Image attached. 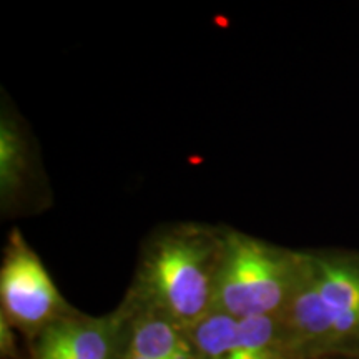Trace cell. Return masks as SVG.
<instances>
[{"label":"cell","mask_w":359,"mask_h":359,"mask_svg":"<svg viewBox=\"0 0 359 359\" xmlns=\"http://www.w3.org/2000/svg\"><path fill=\"white\" fill-rule=\"evenodd\" d=\"M222 245L200 233H173L151 248L145 263L148 293L161 314L188 331L213 309Z\"/></svg>","instance_id":"obj_2"},{"label":"cell","mask_w":359,"mask_h":359,"mask_svg":"<svg viewBox=\"0 0 359 359\" xmlns=\"http://www.w3.org/2000/svg\"><path fill=\"white\" fill-rule=\"evenodd\" d=\"M0 299L4 316L25 330L42 331L55 323L64 299L55 283L29 248L24 238L13 235L0 269Z\"/></svg>","instance_id":"obj_3"},{"label":"cell","mask_w":359,"mask_h":359,"mask_svg":"<svg viewBox=\"0 0 359 359\" xmlns=\"http://www.w3.org/2000/svg\"><path fill=\"white\" fill-rule=\"evenodd\" d=\"M299 259L255 238L231 233L223 241L215 280L213 309L236 320L280 316L290 302Z\"/></svg>","instance_id":"obj_1"},{"label":"cell","mask_w":359,"mask_h":359,"mask_svg":"<svg viewBox=\"0 0 359 359\" xmlns=\"http://www.w3.org/2000/svg\"><path fill=\"white\" fill-rule=\"evenodd\" d=\"M311 262V276L334 343L359 336V271L341 263Z\"/></svg>","instance_id":"obj_4"},{"label":"cell","mask_w":359,"mask_h":359,"mask_svg":"<svg viewBox=\"0 0 359 359\" xmlns=\"http://www.w3.org/2000/svg\"><path fill=\"white\" fill-rule=\"evenodd\" d=\"M128 353L145 359H196L187 331L165 314L135 323Z\"/></svg>","instance_id":"obj_6"},{"label":"cell","mask_w":359,"mask_h":359,"mask_svg":"<svg viewBox=\"0 0 359 359\" xmlns=\"http://www.w3.org/2000/svg\"><path fill=\"white\" fill-rule=\"evenodd\" d=\"M37 359H70V358L53 356V354H37Z\"/></svg>","instance_id":"obj_10"},{"label":"cell","mask_w":359,"mask_h":359,"mask_svg":"<svg viewBox=\"0 0 359 359\" xmlns=\"http://www.w3.org/2000/svg\"><path fill=\"white\" fill-rule=\"evenodd\" d=\"M0 333H2V351L11 353L13 346V338L11 334V327H8V323H6V316L2 314V320H0Z\"/></svg>","instance_id":"obj_9"},{"label":"cell","mask_w":359,"mask_h":359,"mask_svg":"<svg viewBox=\"0 0 359 359\" xmlns=\"http://www.w3.org/2000/svg\"><path fill=\"white\" fill-rule=\"evenodd\" d=\"M115 326L105 320L60 318L42 331L37 354L70 359H115Z\"/></svg>","instance_id":"obj_5"},{"label":"cell","mask_w":359,"mask_h":359,"mask_svg":"<svg viewBox=\"0 0 359 359\" xmlns=\"http://www.w3.org/2000/svg\"><path fill=\"white\" fill-rule=\"evenodd\" d=\"M25 170V154L22 140L8 120H2L0 127V191L8 200L20 185Z\"/></svg>","instance_id":"obj_8"},{"label":"cell","mask_w":359,"mask_h":359,"mask_svg":"<svg viewBox=\"0 0 359 359\" xmlns=\"http://www.w3.org/2000/svg\"><path fill=\"white\" fill-rule=\"evenodd\" d=\"M286 353L280 316L240 320L236 338L223 359H283Z\"/></svg>","instance_id":"obj_7"},{"label":"cell","mask_w":359,"mask_h":359,"mask_svg":"<svg viewBox=\"0 0 359 359\" xmlns=\"http://www.w3.org/2000/svg\"><path fill=\"white\" fill-rule=\"evenodd\" d=\"M125 359H145V358L135 356V354H130V353H127V358H125Z\"/></svg>","instance_id":"obj_11"}]
</instances>
